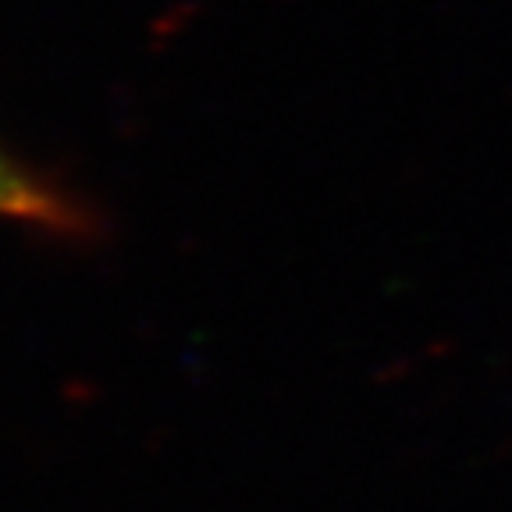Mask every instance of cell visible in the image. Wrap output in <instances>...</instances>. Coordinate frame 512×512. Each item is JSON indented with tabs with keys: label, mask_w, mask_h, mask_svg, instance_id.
Segmentation results:
<instances>
[{
	"label": "cell",
	"mask_w": 512,
	"mask_h": 512,
	"mask_svg": "<svg viewBox=\"0 0 512 512\" xmlns=\"http://www.w3.org/2000/svg\"><path fill=\"white\" fill-rule=\"evenodd\" d=\"M0 217L32 224L61 239H86L96 228L89 207L75 192L36 175L4 150H0Z\"/></svg>",
	"instance_id": "cell-1"
}]
</instances>
